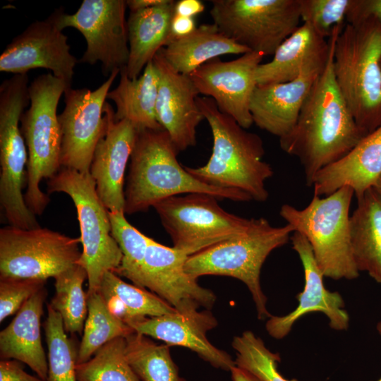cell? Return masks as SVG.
Here are the masks:
<instances>
[{
  "label": "cell",
  "instance_id": "obj_35",
  "mask_svg": "<svg viewBox=\"0 0 381 381\" xmlns=\"http://www.w3.org/2000/svg\"><path fill=\"white\" fill-rule=\"evenodd\" d=\"M126 337L105 344L87 361L77 364L78 381H141L125 353Z\"/></svg>",
  "mask_w": 381,
  "mask_h": 381
},
{
  "label": "cell",
  "instance_id": "obj_42",
  "mask_svg": "<svg viewBox=\"0 0 381 381\" xmlns=\"http://www.w3.org/2000/svg\"><path fill=\"white\" fill-rule=\"evenodd\" d=\"M196 28V23L193 18L184 17L174 13L171 23V40L188 35Z\"/></svg>",
  "mask_w": 381,
  "mask_h": 381
},
{
  "label": "cell",
  "instance_id": "obj_16",
  "mask_svg": "<svg viewBox=\"0 0 381 381\" xmlns=\"http://www.w3.org/2000/svg\"><path fill=\"white\" fill-rule=\"evenodd\" d=\"M188 257L180 250L150 238L134 285L149 289L179 313H190L200 308L210 310L216 296L186 272Z\"/></svg>",
  "mask_w": 381,
  "mask_h": 381
},
{
  "label": "cell",
  "instance_id": "obj_11",
  "mask_svg": "<svg viewBox=\"0 0 381 381\" xmlns=\"http://www.w3.org/2000/svg\"><path fill=\"white\" fill-rule=\"evenodd\" d=\"M80 238L47 228L0 229V277L47 280L78 264Z\"/></svg>",
  "mask_w": 381,
  "mask_h": 381
},
{
  "label": "cell",
  "instance_id": "obj_32",
  "mask_svg": "<svg viewBox=\"0 0 381 381\" xmlns=\"http://www.w3.org/2000/svg\"><path fill=\"white\" fill-rule=\"evenodd\" d=\"M87 293V314L78 346V364L89 361L105 344L134 332L110 311L99 291Z\"/></svg>",
  "mask_w": 381,
  "mask_h": 381
},
{
  "label": "cell",
  "instance_id": "obj_19",
  "mask_svg": "<svg viewBox=\"0 0 381 381\" xmlns=\"http://www.w3.org/2000/svg\"><path fill=\"white\" fill-rule=\"evenodd\" d=\"M152 61L159 74L157 118L180 152L196 145L197 128L205 119L196 102L199 93L189 76L174 70L160 50Z\"/></svg>",
  "mask_w": 381,
  "mask_h": 381
},
{
  "label": "cell",
  "instance_id": "obj_44",
  "mask_svg": "<svg viewBox=\"0 0 381 381\" xmlns=\"http://www.w3.org/2000/svg\"><path fill=\"white\" fill-rule=\"evenodd\" d=\"M168 0H128L127 7L130 11L143 10L154 6H157L167 2Z\"/></svg>",
  "mask_w": 381,
  "mask_h": 381
},
{
  "label": "cell",
  "instance_id": "obj_9",
  "mask_svg": "<svg viewBox=\"0 0 381 381\" xmlns=\"http://www.w3.org/2000/svg\"><path fill=\"white\" fill-rule=\"evenodd\" d=\"M217 199L210 194L193 193L166 198L153 206L174 248L189 256L251 228L255 218L226 212Z\"/></svg>",
  "mask_w": 381,
  "mask_h": 381
},
{
  "label": "cell",
  "instance_id": "obj_37",
  "mask_svg": "<svg viewBox=\"0 0 381 381\" xmlns=\"http://www.w3.org/2000/svg\"><path fill=\"white\" fill-rule=\"evenodd\" d=\"M123 212H109L111 233L122 253L123 258L114 272L135 284L151 238L141 233L126 219Z\"/></svg>",
  "mask_w": 381,
  "mask_h": 381
},
{
  "label": "cell",
  "instance_id": "obj_49",
  "mask_svg": "<svg viewBox=\"0 0 381 381\" xmlns=\"http://www.w3.org/2000/svg\"><path fill=\"white\" fill-rule=\"evenodd\" d=\"M380 66H381V59H380Z\"/></svg>",
  "mask_w": 381,
  "mask_h": 381
},
{
  "label": "cell",
  "instance_id": "obj_4",
  "mask_svg": "<svg viewBox=\"0 0 381 381\" xmlns=\"http://www.w3.org/2000/svg\"><path fill=\"white\" fill-rule=\"evenodd\" d=\"M381 24L346 23L334 47L338 88L363 135L381 126Z\"/></svg>",
  "mask_w": 381,
  "mask_h": 381
},
{
  "label": "cell",
  "instance_id": "obj_25",
  "mask_svg": "<svg viewBox=\"0 0 381 381\" xmlns=\"http://www.w3.org/2000/svg\"><path fill=\"white\" fill-rule=\"evenodd\" d=\"M47 295L45 287L32 295L0 332L1 359L24 363L44 381L48 361L42 344L40 321Z\"/></svg>",
  "mask_w": 381,
  "mask_h": 381
},
{
  "label": "cell",
  "instance_id": "obj_2",
  "mask_svg": "<svg viewBox=\"0 0 381 381\" xmlns=\"http://www.w3.org/2000/svg\"><path fill=\"white\" fill-rule=\"evenodd\" d=\"M196 102L212 131V151L206 164L185 167L186 169L207 185L240 190L253 200L266 201L269 196L266 181L274 171L263 160L262 138L220 111L212 98L198 96Z\"/></svg>",
  "mask_w": 381,
  "mask_h": 381
},
{
  "label": "cell",
  "instance_id": "obj_45",
  "mask_svg": "<svg viewBox=\"0 0 381 381\" xmlns=\"http://www.w3.org/2000/svg\"><path fill=\"white\" fill-rule=\"evenodd\" d=\"M230 373L232 381H262L251 373L236 365L231 369Z\"/></svg>",
  "mask_w": 381,
  "mask_h": 381
},
{
  "label": "cell",
  "instance_id": "obj_48",
  "mask_svg": "<svg viewBox=\"0 0 381 381\" xmlns=\"http://www.w3.org/2000/svg\"><path fill=\"white\" fill-rule=\"evenodd\" d=\"M376 381H381V377L380 379H378L377 380H376Z\"/></svg>",
  "mask_w": 381,
  "mask_h": 381
},
{
  "label": "cell",
  "instance_id": "obj_34",
  "mask_svg": "<svg viewBox=\"0 0 381 381\" xmlns=\"http://www.w3.org/2000/svg\"><path fill=\"white\" fill-rule=\"evenodd\" d=\"M48 347V374L46 381H78L76 366L78 348L64 327L61 315L47 305L44 324Z\"/></svg>",
  "mask_w": 381,
  "mask_h": 381
},
{
  "label": "cell",
  "instance_id": "obj_27",
  "mask_svg": "<svg viewBox=\"0 0 381 381\" xmlns=\"http://www.w3.org/2000/svg\"><path fill=\"white\" fill-rule=\"evenodd\" d=\"M160 51L174 70L187 75L219 56L250 52L226 36L213 23L201 24L188 35L171 39Z\"/></svg>",
  "mask_w": 381,
  "mask_h": 381
},
{
  "label": "cell",
  "instance_id": "obj_8",
  "mask_svg": "<svg viewBox=\"0 0 381 381\" xmlns=\"http://www.w3.org/2000/svg\"><path fill=\"white\" fill-rule=\"evenodd\" d=\"M47 191L64 193L71 198L83 247L78 264L87 272V292L98 291L104 274L118 269L123 255L111 236L109 210L98 196L93 179L90 172L61 167L47 181Z\"/></svg>",
  "mask_w": 381,
  "mask_h": 381
},
{
  "label": "cell",
  "instance_id": "obj_6",
  "mask_svg": "<svg viewBox=\"0 0 381 381\" xmlns=\"http://www.w3.org/2000/svg\"><path fill=\"white\" fill-rule=\"evenodd\" d=\"M294 227L274 226L263 217L255 219L246 232L189 255L184 268L191 277L227 276L243 282L255 303L259 320L269 318L267 297L260 285V271L268 255L289 242Z\"/></svg>",
  "mask_w": 381,
  "mask_h": 381
},
{
  "label": "cell",
  "instance_id": "obj_41",
  "mask_svg": "<svg viewBox=\"0 0 381 381\" xmlns=\"http://www.w3.org/2000/svg\"><path fill=\"white\" fill-rule=\"evenodd\" d=\"M0 381H44L39 377L27 373L20 361L1 360Z\"/></svg>",
  "mask_w": 381,
  "mask_h": 381
},
{
  "label": "cell",
  "instance_id": "obj_23",
  "mask_svg": "<svg viewBox=\"0 0 381 381\" xmlns=\"http://www.w3.org/2000/svg\"><path fill=\"white\" fill-rule=\"evenodd\" d=\"M322 71L303 73L285 83L258 84L250 105L253 123L279 138L286 135L295 126L303 105Z\"/></svg>",
  "mask_w": 381,
  "mask_h": 381
},
{
  "label": "cell",
  "instance_id": "obj_24",
  "mask_svg": "<svg viewBox=\"0 0 381 381\" xmlns=\"http://www.w3.org/2000/svg\"><path fill=\"white\" fill-rule=\"evenodd\" d=\"M329 53V40L303 23L279 46L271 61L258 66L257 83H285L303 73L322 71Z\"/></svg>",
  "mask_w": 381,
  "mask_h": 381
},
{
  "label": "cell",
  "instance_id": "obj_17",
  "mask_svg": "<svg viewBox=\"0 0 381 381\" xmlns=\"http://www.w3.org/2000/svg\"><path fill=\"white\" fill-rule=\"evenodd\" d=\"M103 114L105 127L95 147L90 174L106 208L109 212H124V176L135 145L137 130L126 120H116L114 110L107 102Z\"/></svg>",
  "mask_w": 381,
  "mask_h": 381
},
{
  "label": "cell",
  "instance_id": "obj_7",
  "mask_svg": "<svg viewBox=\"0 0 381 381\" xmlns=\"http://www.w3.org/2000/svg\"><path fill=\"white\" fill-rule=\"evenodd\" d=\"M353 190L342 187L320 198L316 195L303 209L283 205L280 216L306 237L324 277L353 279L359 271L354 262L351 239L349 209Z\"/></svg>",
  "mask_w": 381,
  "mask_h": 381
},
{
  "label": "cell",
  "instance_id": "obj_40",
  "mask_svg": "<svg viewBox=\"0 0 381 381\" xmlns=\"http://www.w3.org/2000/svg\"><path fill=\"white\" fill-rule=\"evenodd\" d=\"M367 20L381 24V0H351L347 23L355 25Z\"/></svg>",
  "mask_w": 381,
  "mask_h": 381
},
{
  "label": "cell",
  "instance_id": "obj_29",
  "mask_svg": "<svg viewBox=\"0 0 381 381\" xmlns=\"http://www.w3.org/2000/svg\"><path fill=\"white\" fill-rule=\"evenodd\" d=\"M350 216L352 253L358 270L381 284V198L373 188Z\"/></svg>",
  "mask_w": 381,
  "mask_h": 381
},
{
  "label": "cell",
  "instance_id": "obj_18",
  "mask_svg": "<svg viewBox=\"0 0 381 381\" xmlns=\"http://www.w3.org/2000/svg\"><path fill=\"white\" fill-rule=\"evenodd\" d=\"M21 112L15 108L0 113V204L10 226L31 229L40 227L36 215L25 203L28 155L22 135Z\"/></svg>",
  "mask_w": 381,
  "mask_h": 381
},
{
  "label": "cell",
  "instance_id": "obj_15",
  "mask_svg": "<svg viewBox=\"0 0 381 381\" xmlns=\"http://www.w3.org/2000/svg\"><path fill=\"white\" fill-rule=\"evenodd\" d=\"M264 56L249 52L229 61L216 58L188 76L199 94L212 98L220 111L248 129L253 124L250 105L258 85L256 71Z\"/></svg>",
  "mask_w": 381,
  "mask_h": 381
},
{
  "label": "cell",
  "instance_id": "obj_20",
  "mask_svg": "<svg viewBox=\"0 0 381 381\" xmlns=\"http://www.w3.org/2000/svg\"><path fill=\"white\" fill-rule=\"evenodd\" d=\"M292 248L297 253L304 272L303 290L297 296V307L282 316L271 315L265 325L268 334L274 339L285 337L295 322L305 315L320 312L329 319V325L335 330H346L349 325V315L339 292L327 290L323 282L324 275L319 268L306 237L294 231L291 236Z\"/></svg>",
  "mask_w": 381,
  "mask_h": 381
},
{
  "label": "cell",
  "instance_id": "obj_33",
  "mask_svg": "<svg viewBox=\"0 0 381 381\" xmlns=\"http://www.w3.org/2000/svg\"><path fill=\"white\" fill-rule=\"evenodd\" d=\"M54 279L55 294L49 304L61 315L66 332L80 334L87 314V293L83 286L87 272L76 264Z\"/></svg>",
  "mask_w": 381,
  "mask_h": 381
},
{
  "label": "cell",
  "instance_id": "obj_10",
  "mask_svg": "<svg viewBox=\"0 0 381 381\" xmlns=\"http://www.w3.org/2000/svg\"><path fill=\"white\" fill-rule=\"evenodd\" d=\"M210 14L229 38L250 52L273 56L300 26V0H213Z\"/></svg>",
  "mask_w": 381,
  "mask_h": 381
},
{
  "label": "cell",
  "instance_id": "obj_39",
  "mask_svg": "<svg viewBox=\"0 0 381 381\" xmlns=\"http://www.w3.org/2000/svg\"><path fill=\"white\" fill-rule=\"evenodd\" d=\"M47 280L0 277V322L17 313L35 293L44 288Z\"/></svg>",
  "mask_w": 381,
  "mask_h": 381
},
{
  "label": "cell",
  "instance_id": "obj_47",
  "mask_svg": "<svg viewBox=\"0 0 381 381\" xmlns=\"http://www.w3.org/2000/svg\"><path fill=\"white\" fill-rule=\"evenodd\" d=\"M376 329L379 334L381 336V321L377 324Z\"/></svg>",
  "mask_w": 381,
  "mask_h": 381
},
{
  "label": "cell",
  "instance_id": "obj_5",
  "mask_svg": "<svg viewBox=\"0 0 381 381\" xmlns=\"http://www.w3.org/2000/svg\"><path fill=\"white\" fill-rule=\"evenodd\" d=\"M68 88L52 73L42 74L29 85L30 107L20 118V131L28 155L25 203L41 215L50 199L40 182L56 175L61 168V135L57 115L60 98Z\"/></svg>",
  "mask_w": 381,
  "mask_h": 381
},
{
  "label": "cell",
  "instance_id": "obj_43",
  "mask_svg": "<svg viewBox=\"0 0 381 381\" xmlns=\"http://www.w3.org/2000/svg\"><path fill=\"white\" fill-rule=\"evenodd\" d=\"M204 10L205 5L200 0H179L175 2L174 13L179 16L194 18Z\"/></svg>",
  "mask_w": 381,
  "mask_h": 381
},
{
  "label": "cell",
  "instance_id": "obj_3",
  "mask_svg": "<svg viewBox=\"0 0 381 381\" xmlns=\"http://www.w3.org/2000/svg\"><path fill=\"white\" fill-rule=\"evenodd\" d=\"M178 153L164 129L137 131L125 188V214L146 212L162 200L193 193L236 202L252 200L242 191L201 182L180 164Z\"/></svg>",
  "mask_w": 381,
  "mask_h": 381
},
{
  "label": "cell",
  "instance_id": "obj_46",
  "mask_svg": "<svg viewBox=\"0 0 381 381\" xmlns=\"http://www.w3.org/2000/svg\"><path fill=\"white\" fill-rule=\"evenodd\" d=\"M373 188L376 191V193L380 195L381 198V176L377 180L375 186L373 187Z\"/></svg>",
  "mask_w": 381,
  "mask_h": 381
},
{
  "label": "cell",
  "instance_id": "obj_28",
  "mask_svg": "<svg viewBox=\"0 0 381 381\" xmlns=\"http://www.w3.org/2000/svg\"><path fill=\"white\" fill-rule=\"evenodd\" d=\"M117 87L109 90L107 99L116 105V120H126L137 131L163 129L156 114L159 74L150 61L136 79L128 77L124 68L120 71Z\"/></svg>",
  "mask_w": 381,
  "mask_h": 381
},
{
  "label": "cell",
  "instance_id": "obj_26",
  "mask_svg": "<svg viewBox=\"0 0 381 381\" xmlns=\"http://www.w3.org/2000/svg\"><path fill=\"white\" fill-rule=\"evenodd\" d=\"M175 2L168 0L157 6L130 11L127 20L129 56L124 68L129 78H138L171 40Z\"/></svg>",
  "mask_w": 381,
  "mask_h": 381
},
{
  "label": "cell",
  "instance_id": "obj_12",
  "mask_svg": "<svg viewBox=\"0 0 381 381\" xmlns=\"http://www.w3.org/2000/svg\"><path fill=\"white\" fill-rule=\"evenodd\" d=\"M126 8L124 0H83L73 14L60 8L61 28H73L85 39L86 49L79 61L90 65L100 61L104 76L126 68L128 63Z\"/></svg>",
  "mask_w": 381,
  "mask_h": 381
},
{
  "label": "cell",
  "instance_id": "obj_36",
  "mask_svg": "<svg viewBox=\"0 0 381 381\" xmlns=\"http://www.w3.org/2000/svg\"><path fill=\"white\" fill-rule=\"evenodd\" d=\"M236 351L235 364L257 376L262 381H298L285 378L278 370L281 361L253 332L247 330L234 337L231 343Z\"/></svg>",
  "mask_w": 381,
  "mask_h": 381
},
{
  "label": "cell",
  "instance_id": "obj_13",
  "mask_svg": "<svg viewBox=\"0 0 381 381\" xmlns=\"http://www.w3.org/2000/svg\"><path fill=\"white\" fill-rule=\"evenodd\" d=\"M119 73V70L113 71L93 91L86 87L65 90V107L58 115L61 167L90 172L95 147L105 127L103 109L107 94Z\"/></svg>",
  "mask_w": 381,
  "mask_h": 381
},
{
  "label": "cell",
  "instance_id": "obj_14",
  "mask_svg": "<svg viewBox=\"0 0 381 381\" xmlns=\"http://www.w3.org/2000/svg\"><path fill=\"white\" fill-rule=\"evenodd\" d=\"M60 8L36 20L15 37L0 56V71L27 74L45 68L71 87L78 59L71 54L68 37L59 24Z\"/></svg>",
  "mask_w": 381,
  "mask_h": 381
},
{
  "label": "cell",
  "instance_id": "obj_22",
  "mask_svg": "<svg viewBox=\"0 0 381 381\" xmlns=\"http://www.w3.org/2000/svg\"><path fill=\"white\" fill-rule=\"evenodd\" d=\"M381 176V126L363 137L345 156L315 176L314 195H329L350 187L358 199L373 188Z\"/></svg>",
  "mask_w": 381,
  "mask_h": 381
},
{
  "label": "cell",
  "instance_id": "obj_38",
  "mask_svg": "<svg viewBox=\"0 0 381 381\" xmlns=\"http://www.w3.org/2000/svg\"><path fill=\"white\" fill-rule=\"evenodd\" d=\"M351 0H300L301 18L324 38L344 27Z\"/></svg>",
  "mask_w": 381,
  "mask_h": 381
},
{
  "label": "cell",
  "instance_id": "obj_31",
  "mask_svg": "<svg viewBox=\"0 0 381 381\" xmlns=\"http://www.w3.org/2000/svg\"><path fill=\"white\" fill-rule=\"evenodd\" d=\"M126 359L141 381H186L171 358L169 346L133 332L126 337Z\"/></svg>",
  "mask_w": 381,
  "mask_h": 381
},
{
  "label": "cell",
  "instance_id": "obj_21",
  "mask_svg": "<svg viewBox=\"0 0 381 381\" xmlns=\"http://www.w3.org/2000/svg\"><path fill=\"white\" fill-rule=\"evenodd\" d=\"M217 324L212 313L205 309L144 318L128 325L135 332L161 340L169 346L187 348L212 367L230 372L236 365L234 360L227 352L214 346L207 337V333Z\"/></svg>",
  "mask_w": 381,
  "mask_h": 381
},
{
  "label": "cell",
  "instance_id": "obj_30",
  "mask_svg": "<svg viewBox=\"0 0 381 381\" xmlns=\"http://www.w3.org/2000/svg\"><path fill=\"white\" fill-rule=\"evenodd\" d=\"M98 291L110 311L127 325L177 312L154 293L125 282L114 272L104 274Z\"/></svg>",
  "mask_w": 381,
  "mask_h": 381
},
{
  "label": "cell",
  "instance_id": "obj_1",
  "mask_svg": "<svg viewBox=\"0 0 381 381\" xmlns=\"http://www.w3.org/2000/svg\"><path fill=\"white\" fill-rule=\"evenodd\" d=\"M342 29H334L328 40L325 67L315 80L295 126L279 138L282 150L298 159L308 186H312L318 171L345 156L365 137L334 78V47Z\"/></svg>",
  "mask_w": 381,
  "mask_h": 381
}]
</instances>
